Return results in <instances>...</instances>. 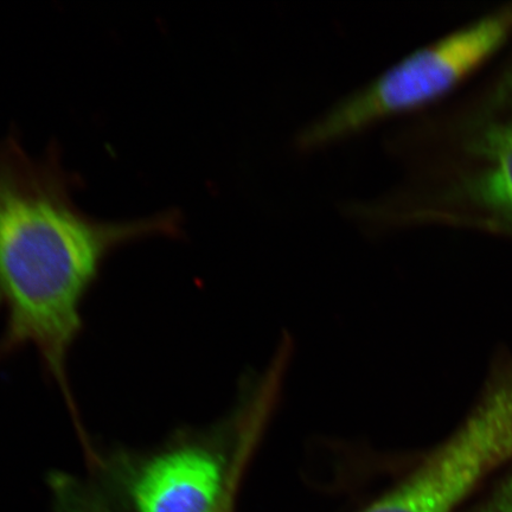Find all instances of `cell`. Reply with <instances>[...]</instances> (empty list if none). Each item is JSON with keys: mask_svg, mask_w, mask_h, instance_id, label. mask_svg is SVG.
I'll list each match as a JSON object with an SVG mask.
<instances>
[{"mask_svg": "<svg viewBox=\"0 0 512 512\" xmlns=\"http://www.w3.org/2000/svg\"><path fill=\"white\" fill-rule=\"evenodd\" d=\"M75 184L56 151L34 158L16 136L0 144L3 351L35 350L79 420L68 361L81 334L87 294L108 256L133 242L174 236L179 224L171 211L138 220H96L76 206Z\"/></svg>", "mask_w": 512, "mask_h": 512, "instance_id": "obj_1", "label": "cell"}, {"mask_svg": "<svg viewBox=\"0 0 512 512\" xmlns=\"http://www.w3.org/2000/svg\"><path fill=\"white\" fill-rule=\"evenodd\" d=\"M388 146L403 177L358 206L364 227L512 238V41L462 92L401 126Z\"/></svg>", "mask_w": 512, "mask_h": 512, "instance_id": "obj_2", "label": "cell"}, {"mask_svg": "<svg viewBox=\"0 0 512 512\" xmlns=\"http://www.w3.org/2000/svg\"><path fill=\"white\" fill-rule=\"evenodd\" d=\"M511 41L512 2L492 6L337 101L299 132L297 146L324 149L383 121L434 110L478 78Z\"/></svg>", "mask_w": 512, "mask_h": 512, "instance_id": "obj_3", "label": "cell"}, {"mask_svg": "<svg viewBox=\"0 0 512 512\" xmlns=\"http://www.w3.org/2000/svg\"><path fill=\"white\" fill-rule=\"evenodd\" d=\"M262 421L252 414L233 456L213 434L179 433L152 451L117 450L86 456L96 473L133 512H215L259 438Z\"/></svg>", "mask_w": 512, "mask_h": 512, "instance_id": "obj_4", "label": "cell"}, {"mask_svg": "<svg viewBox=\"0 0 512 512\" xmlns=\"http://www.w3.org/2000/svg\"><path fill=\"white\" fill-rule=\"evenodd\" d=\"M476 484V473L464 458L435 451L361 512H453Z\"/></svg>", "mask_w": 512, "mask_h": 512, "instance_id": "obj_5", "label": "cell"}, {"mask_svg": "<svg viewBox=\"0 0 512 512\" xmlns=\"http://www.w3.org/2000/svg\"><path fill=\"white\" fill-rule=\"evenodd\" d=\"M51 484L63 512H105L98 504L95 492L86 488L79 480L67 475H55Z\"/></svg>", "mask_w": 512, "mask_h": 512, "instance_id": "obj_6", "label": "cell"}, {"mask_svg": "<svg viewBox=\"0 0 512 512\" xmlns=\"http://www.w3.org/2000/svg\"><path fill=\"white\" fill-rule=\"evenodd\" d=\"M477 512H512V476Z\"/></svg>", "mask_w": 512, "mask_h": 512, "instance_id": "obj_7", "label": "cell"}, {"mask_svg": "<svg viewBox=\"0 0 512 512\" xmlns=\"http://www.w3.org/2000/svg\"><path fill=\"white\" fill-rule=\"evenodd\" d=\"M238 482L239 480H236V482L230 486L226 496H224L221 504L219 505V508H217L215 512H233L234 496Z\"/></svg>", "mask_w": 512, "mask_h": 512, "instance_id": "obj_8", "label": "cell"}]
</instances>
